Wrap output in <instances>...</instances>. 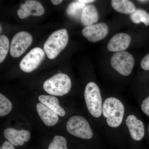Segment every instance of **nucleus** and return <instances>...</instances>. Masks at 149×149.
I'll return each mask as SVG.
<instances>
[{
	"mask_svg": "<svg viewBox=\"0 0 149 149\" xmlns=\"http://www.w3.org/2000/svg\"><path fill=\"white\" fill-rule=\"evenodd\" d=\"M124 111L123 104L116 98L107 99L103 104V115L107 118L108 125L112 128H116L121 124Z\"/></svg>",
	"mask_w": 149,
	"mask_h": 149,
	"instance_id": "obj_1",
	"label": "nucleus"
},
{
	"mask_svg": "<svg viewBox=\"0 0 149 149\" xmlns=\"http://www.w3.org/2000/svg\"><path fill=\"white\" fill-rule=\"evenodd\" d=\"M68 35L66 29L57 30L51 34L44 44V51L50 59H54L66 47Z\"/></svg>",
	"mask_w": 149,
	"mask_h": 149,
	"instance_id": "obj_2",
	"label": "nucleus"
},
{
	"mask_svg": "<svg viewBox=\"0 0 149 149\" xmlns=\"http://www.w3.org/2000/svg\"><path fill=\"white\" fill-rule=\"evenodd\" d=\"M71 81L68 75L59 73L46 80L44 83V90L51 95L62 96L69 93Z\"/></svg>",
	"mask_w": 149,
	"mask_h": 149,
	"instance_id": "obj_3",
	"label": "nucleus"
},
{
	"mask_svg": "<svg viewBox=\"0 0 149 149\" xmlns=\"http://www.w3.org/2000/svg\"><path fill=\"white\" fill-rule=\"evenodd\" d=\"M84 97L91 114L97 118L100 117L102 113V104L100 91L97 85L94 82L88 83L85 87Z\"/></svg>",
	"mask_w": 149,
	"mask_h": 149,
	"instance_id": "obj_4",
	"label": "nucleus"
},
{
	"mask_svg": "<svg viewBox=\"0 0 149 149\" xmlns=\"http://www.w3.org/2000/svg\"><path fill=\"white\" fill-rule=\"evenodd\" d=\"M66 129L71 135L80 139H90L93 137L89 123L82 116H74L69 118L67 122Z\"/></svg>",
	"mask_w": 149,
	"mask_h": 149,
	"instance_id": "obj_5",
	"label": "nucleus"
},
{
	"mask_svg": "<svg viewBox=\"0 0 149 149\" xmlns=\"http://www.w3.org/2000/svg\"><path fill=\"white\" fill-rule=\"evenodd\" d=\"M134 63L133 56L126 51L117 52L111 58L112 67L123 76H128L131 73Z\"/></svg>",
	"mask_w": 149,
	"mask_h": 149,
	"instance_id": "obj_6",
	"label": "nucleus"
},
{
	"mask_svg": "<svg viewBox=\"0 0 149 149\" xmlns=\"http://www.w3.org/2000/svg\"><path fill=\"white\" fill-rule=\"evenodd\" d=\"M32 40V35L28 32L22 31L17 33L11 42V55L14 58L20 57L31 45Z\"/></svg>",
	"mask_w": 149,
	"mask_h": 149,
	"instance_id": "obj_7",
	"label": "nucleus"
},
{
	"mask_svg": "<svg viewBox=\"0 0 149 149\" xmlns=\"http://www.w3.org/2000/svg\"><path fill=\"white\" fill-rule=\"evenodd\" d=\"M45 57V51L42 49L33 48L22 59L19 63L20 69L25 72L34 71L41 64Z\"/></svg>",
	"mask_w": 149,
	"mask_h": 149,
	"instance_id": "obj_8",
	"label": "nucleus"
},
{
	"mask_svg": "<svg viewBox=\"0 0 149 149\" xmlns=\"http://www.w3.org/2000/svg\"><path fill=\"white\" fill-rule=\"evenodd\" d=\"M109 27L105 23H99L85 27L83 35L89 42L95 43L104 39L108 34Z\"/></svg>",
	"mask_w": 149,
	"mask_h": 149,
	"instance_id": "obj_9",
	"label": "nucleus"
},
{
	"mask_svg": "<svg viewBox=\"0 0 149 149\" xmlns=\"http://www.w3.org/2000/svg\"><path fill=\"white\" fill-rule=\"evenodd\" d=\"M44 13L45 9L41 3L34 0L26 1L17 11V15L21 19L27 18L30 15L41 16Z\"/></svg>",
	"mask_w": 149,
	"mask_h": 149,
	"instance_id": "obj_10",
	"label": "nucleus"
},
{
	"mask_svg": "<svg viewBox=\"0 0 149 149\" xmlns=\"http://www.w3.org/2000/svg\"><path fill=\"white\" fill-rule=\"evenodd\" d=\"M4 136L8 142L14 146H22L30 138L29 131L24 130H18L13 128H7L4 130Z\"/></svg>",
	"mask_w": 149,
	"mask_h": 149,
	"instance_id": "obj_11",
	"label": "nucleus"
},
{
	"mask_svg": "<svg viewBox=\"0 0 149 149\" xmlns=\"http://www.w3.org/2000/svg\"><path fill=\"white\" fill-rule=\"evenodd\" d=\"M125 123L133 140L139 141L143 138L145 134L143 123L135 116L132 114L128 116L125 120Z\"/></svg>",
	"mask_w": 149,
	"mask_h": 149,
	"instance_id": "obj_12",
	"label": "nucleus"
},
{
	"mask_svg": "<svg viewBox=\"0 0 149 149\" xmlns=\"http://www.w3.org/2000/svg\"><path fill=\"white\" fill-rule=\"evenodd\" d=\"M131 40V37L128 34L118 33L110 40L107 45L108 49L116 52L125 51L129 47Z\"/></svg>",
	"mask_w": 149,
	"mask_h": 149,
	"instance_id": "obj_13",
	"label": "nucleus"
},
{
	"mask_svg": "<svg viewBox=\"0 0 149 149\" xmlns=\"http://www.w3.org/2000/svg\"><path fill=\"white\" fill-rule=\"evenodd\" d=\"M36 109L41 120L47 126H54L58 122V115L44 104L38 103L36 105Z\"/></svg>",
	"mask_w": 149,
	"mask_h": 149,
	"instance_id": "obj_14",
	"label": "nucleus"
},
{
	"mask_svg": "<svg viewBox=\"0 0 149 149\" xmlns=\"http://www.w3.org/2000/svg\"><path fill=\"white\" fill-rule=\"evenodd\" d=\"M98 19V12L95 6L89 5L84 8L80 16L81 23L84 26L86 27L93 25Z\"/></svg>",
	"mask_w": 149,
	"mask_h": 149,
	"instance_id": "obj_15",
	"label": "nucleus"
},
{
	"mask_svg": "<svg viewBox=\"0 0 149 149\" xmlns=\"http://www.w3.org/2000/svg\"><path fill=\"white\" fill-rule=\"evenodd\" d=\"M42 104L56 113L57 114L63 117L65 114V110L59 104L58 99L53 95H41L38 97Z\"/></svg>",
	"mask_w": 149,
	"mask_h": 149,
	"instance_id": "obj_16",
	"label": "nucleus"
},
{
	"mask_svg": "<svg viewBox=\"0 0 149 149\" xmlns=\"http://www.w3.org/2000/svg\"><path fill=\"white\" fill-rule=\"evenodd\" d=\"M111 4L115 10L120 13L131 14L136 10L134 3L128 0H112Z\"/></svg>",
	"mask_w": 149,
	"mask_h": 149,
	"instance_id": "obj_17",
	"label": "nucleus"
},
{
	"mask_svg": "<svg viewBox=\"0 0 149 149\" xmlns=\"http://www.w3.org/2000/svg\"><path fill=\"white\" fill-rule=\"evenodd\" d=\"M86 6L85 4L80 2L79 1L70 3L66 9V13L70 17L77 18L80 16V14L84 8Z\"/></svg>",
	"mask_w": 149,
	"mask_h": 149,
	"instance_id": "obj_18",
	"label": "nucleus"
},
{
	"mask_svg": "<svg viewBox=\"0 0 149 149\" xmlns=\"http://www.w3.org/2000/svg\"><path fill=\"white\" fill-rule=\"evenodd\" d=\"M131 20L136 24L143 22L146 26L149 25V14L142 9L136 10L130 15Z\"/></svg>",
	"mask_w": 149,
	"mask_h": 149,
	"instance_id": "obj_19",
	"label": "nucleus"
},
{
	"mask_svg": "<svg viewBox=\"0 0 149 149\" xmlns=\"http://www.w3.org/2000/svg\"><path fill=\"white\" fill-rule=\"evenodd\" d=\"M12 109V104L3 94H0V116H5L8 114Z\"/></svg>",
	"mask_w": 149,
	"mask_h": 149,
	"instance_id": "obj_20",
	"label": "nucleus"
},
{
	"mask_svg": "<svg viewBox=\"0 0 149 149\" xmlns=\"http://www.w3.org/2000/svg\"><path fill=\"white\" fill-rule=\"evenodd\" d=\"M9 41L8 37L5 35L0 36V63L5 59L8 53L9 49Z\"/></svg>",
	"mask_w": 149,
	"mask_h": 149,
	"instance_id": "obj_21",
	"label": "nucleus"
},
{
	"mask_svg": "<svg viewBox=\"0 0 149 149\" xmlns=\"http://www.w3.org/2000/svg\"><path fill=\"white\" fill-rule=\"evenodd\" d=\"M48 149H68L66 139L63 136H55Z\"/></svg>",
	"mask_w": 149,
	"mask_h": 149,
	"instance_id": "obj_22",
	"label": "nucleus"
},
{
	"mask_svg": "<svg viewBox=\"0 0 149 149\" xmlns=\"http://www.w3.org/2000/svg\"><path fill=\"white\" fill-rule=\"evenodd\" d=\"M141 108L144 113L149 116V96L143 101Z\"/></svg>",
	"mask_w": 149,
	"mask_h": 149,
	"instance_id": "obj_23",
	"label": "nucleus"
},
{
	"mask_svg": "<svg viewBox=\"0 0 149 149\" xmlns=\"http://www.w3.org/2000/svg\"><path fill=\"white\" fill-rule=\"evenodd\" d=\"M141 65L143 69L149 71V54L145 56L142 60Z\"/></svg>",
	"mask_w": 149,
	"mask_h": 149,
	"instance_id": "obj_24",
	"label": "nucleus"
},
{
	"mask_svg": "<svg viewBox=\"0 0 149 149\" xmlns=\"http://www.w3.org/2000/svg\"><path fill=\"white\" fill-rule=\"evenodd\" d=\"M0 149H15L13 145L8 141H5L3 143Z\"/></svg>",
	"mask_w": 149,
	"mask_h": 149,
	"instance_id": "obj_25",
	"label": "nucleus"
},
{
	"mask_svg": "<svg viewBox=\"0 0 149 149\" xmlns=\"http://www.w3.org/2000/svg\"><path fill=\"white\" fill-rule=\"evenodd\" d=\"M52 3L54 5H58L61 3L63 2L62 0H52L51 1Z\"/></svg>",
	"mask_w": 149,
	"mask_h": 149,
	"instance_id": "obj_26",
	"label": "nucleus"
},
{
	"mask_svg": "<svg viewBox=\"0 0 149 149\" xmlns=\"http://www.w3.org/2000/svg\"><path fill=\"white\" fill-rule=\"evenodd\" d=\"M79 1L80 2L83 3L84 4L88 3H92L95 1L94 0H79Z\"/></svg>",
	"mask_w": 149,
	"mask_h": 149,
	"instance_id": "obj_27",
	"label": "nucleus"
},
{
	"mask_svg": "<svg viewBox=\"0 0 149 149\" xmlns=\"http://www.w3.org/2000/svg\"><path fill=\"white\" fill-rule=\"evenodd\" d=\"M139 1L142 2H145L148 1Z\"/></svg>",
	"mask_w": 149,
	"mask_h": 149,
	"instance_id": "obj_28",
	"label": "nucleus"
},
{
	"mask_svg": "<svg viewBox=\"0 0 149 149\" xmlns=\"http://www.w3.org/2000/svg\"><path fill=\"white\" fill-rule=\"evenodd\" d=\"M1 29V31H1V29H2L1 25V29Z\"/></svg>",
	"mask_w": 149,
	"mask_h": 149,
	"instance_id": "obj_29",
	"label": "nucleus"
},
{
	"mask_svg": "<svg viewBox=\"0 0 149 149\" xmlns=\"http://www.w3.org/2000/svg\"><path fill=\"white\" fill-rule=\"evenodd\" d=\"M148 132L149 133V127H148Z\"/></svg>",
	"mask_w": 149,
	"mask_h": 149,
	"instance_id": "obj_30",
	"label": "nucleus"
}]
</instances>
